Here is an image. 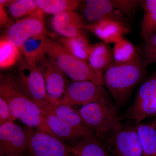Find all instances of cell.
<instances>
[{"instance_id":"6da1fadb","label":"cell","mask_w":156,"mask_h":156,"mask_svg":"<svg viewBox=\"0 0 156 156\" xmlns=\"http://www.w3.org/2000/svg\"><path fill=\"white\" fill-rule=\"evenodd\" d=\"M0 98L8 104L13 115L27 127L56 136L40 109L21 92L12 75L1 74Z\"/></svg>"},{"instance_id":"7a4b0ae2","label":"cell","mask_w":156,"mask_h":156,"mask_svg":"<svg viewBox=\"0 0 156 156\" xmlns=\"http://www.w3.org/2000/svg\"><path fill=\"white\" fill-rule=\"evenodd\" d=\"M146 68L139 55L127 63L114 62L104 72V85L118 105H123L127 102L134 88L145 77Z\"/></svg>"},{"instance_id":"3957f363","label":"cell","mask_w":156,"mask_h":156,"mask_svg":"<svg viewBox=\"0 0 156 156\" xmlns=\"http://www.w3.org/2000/svg\"><path fill=\"white\" fill-rule=\"evenodd\" d=\"M76 111L85 126L102 143L106 142L122 124L116 107L109 97L83 105Z\"/></svg>"},{"instance_id":"277c9868","label":"cell","mask_w":156,"mask_h":156,"mask_svg":"<svg viewBox=\"0 0 156 156\" xmlns=\"http://www.w3.org/2000/svg\"><path fill=\"white\" fill-rule=\"evenodd\" d=\"M45 55L73 81H92L104 85L102 78L92 69L87 60L71 54L58 42L46 38Z\"/></svg>"},{"instance_id":"5b68a950","label":"cell","mask_w":156,"mask_h":156,"mask_svg":"<svg viewBox=\"0 0 156 156\" xmlns=\"http://www.w3.org/2000/svg\"><path fill=\"white\" fill-rule=\"evenodd\" d=\"M12 76L21 92L38 107L43 115L58 105L48 96L44 77L36 66L29 65L23 59Z\"/></svg>"},{"instance_id":"8992f818","label":"cell","mask_w":156,"mask_h":156,"mask_svg":"<svg viewBox=\"0 0 156 156\" xmlns=\"http://www.w3.org/2000/svg\"><path fill=\"white\" fill-rule=\"evenodd\" d=\"M43 34L50 35L45 26L44 13L38 9L31 15L11 23L4 37L19 50L27 40Z\"/></svg>"},{"instance_id":"52a82bcc","label":"cell","mask_w":156,"mask_h":156,"mask_svg":"<svg viewBox=\"0 0 156 156\" xmlns=\"http://www.w3.org/2000/svg\"><path fill=\"white\" fill-rule=\"evenodd\" d=\"M115 156H142V146L133 121L122 124L105 142Z\"/></svg>"},{"instance_id":"ba28073f","label":"cell","mask_w":156,"mask_h":156,"mask_svg":"<svg viewBox=\"0 0 156 156\" xmlns=\"http://www.w3.org/2000/svg\"><path fill=\"white\" fill-rule=\"evenodd\" d=\"M103 86L92 81H73L68 83L60 104L83 106L108 98Z\"/></svg>"},{"instance_id":"9c48e42d","label":"cell","mask_w":156,"mask_h":156,"mask_svg":"<svg viewBox=\"0 0 156 156\" xmlns=\"http://www.w3.org/2000/svg\"><path fill=\"white\" fill-rule=\"evenodd\" d=\"M29 139L28 151L33 156H72L66 144L56 136L25 128Z\"/></svg>"},{"instance_id":"30bf717a","label":"cell","mask_w":156,"mask_h":156,"mask_svg":"<svg viewBox=\"0 0 156 156\" xmlns=\"http://www.w3.org/2000/svg\"><path fill=\"white\" fill-rule=\"evenodd\" d=\"M156 114V75L141 85L136 99L128 110L127 117L136 124Z\"/></svg>"},{"instance_id":"8fae6325","label":"cell","mask_w":156,"mask_h":156,"mask_svg":"<svg viewBox=\"0 0 156 156\" xmlns=\"http://www.w3.org/2000/svg\"><path fill=\"white\" fill-rule=\"evenodd\" d=\"M29 139L25 128L14 122L0 125V156L27 154Z\"/></svg>"},{"instance_id":"7c38bea8","label":"cell","mask_w":156,"mask_h":156,"mask_svg":"<svg viewBox=\"0 0 156 156\" xmlns=\"http://www.w3.org/2000/svg\"><path fill=\"white\" fill-rule=\"evenodd\" d=\"M36 66L44 77L48 96L53 102L60 104L69 83L67 76L45 54L37 62Z\"/></svg>"},{"instance_id":"4fadbf2b","label":"cell","mask_w":156,"mask_h":156,"mask_svg":"<svg viewBox=\"0 0 156 156\" xmlns=\"http://www.w3.org/2000/svg\"><path fill=\"white\" fill-rule=\"evenodd\" d=\"M80 7L85 20L90 23L108 19L127 24L125 16L115 9L111 0H86L82 1Z\"/></svg>"},{"instance_id":"5bb4252c","label":"cell","mask_w":156,"mask_h":156,"mask_svg":"<svg viewBox=\"0 0 156 156\" xmlns=\"http://www.w3.org/2000/svg\"><path fill=\"white\" fill-rule=\"evenodd\" d=\"M87 24L83 15L73 11L53 15L51 20L53 30L63 37H75L85 34Z\"/></svg>"},{"instance_id":"9a60e30c","label":"cell","mask_w":156,"mask_h":156,"mask_svg":"<svg viewBox=\"0 0 156 156\" xmlns=\"http://www.w3.org/2000/svg\"><path fill=\"white\" fill-rule=\"evenodd\" d=\"M86 29L108 44H115L130 31L127 24L108 19L89 23Z\"/></svg>"},{"instance_id":"2e32d148","label":"cell","mask_w":156,"mask_h":156,"mask_svg":"<svg viewBox=\"0 0 156 156\" xmlns=\"http://www.w3.org/2000/svg\"><path fill=\"white\" fill-rule=\"evenodd\" d=\"M88 62L92 69L103 80L104 73L115 62L109 44L103 42L92 44Z\"/></svg>"},{"instance_id":"e0dca14e","label":"cell","mask_w":156,"mask_h":156,"mask_svg":"<svg viewBox=\"0 0 156 156\" xmlns=\"http://www.w3.org/2000/svg\"><path fill=\"white\" fill-rule=\"evenodd\" d=\"M50 130L58 139L70 145L75 144L84 137L77 131L52 112L44 115ZM68 145V146H70Z\"/></svg>"},{"instance_id":"ac0fdd59","label":"cell","mask_w":156,"mask_h":156,"mask_svg":"<svg viewBox=\"0 0 156 156\" xmlns=\"http://www.w3.org/2000/svg\"><path fill=\"white\" fill-rule=\"evenodd\" d=\"M68 147L73 156H110L103 143L94 136L85 137Z\"/></svg>"},{"instance_id":"d6986e66","label":"cell","mask_w":156,"mask_h":156,"mask_svg":"<svg viewBox=\"0 0 156 156\" xmlns=\"http://www.w3.org/2000/svg\"><path fill=\"white\" fill-rule=\"evenodd\" d=\"M48 35L43 34L32 37L25 41L19 50L29 65L36 66L37 62L45 55L44 47Z\"/></svg>"},{"instance_id":"ffe728a7","label":"cell","mask_w":156,"mask_h":156,"mask_svg":"<svg viewBox=\"0 0 156 156\" xmlns=\"http://www.w3.org/2000/svg\"><path fill=\"white\" fill-rule=\"evenodd\" d=\"M50 112H53L63 120L69 126L82 135L84 138L95 136L92 131L85 126L80 115L71 107L59 104L56 105Z\"/></svg>"},{"instance_id":"44dd1931","label":"cell","mask_w":156,"mask_h":156,"mask_svg":"<svg viewBox=\"0 0 156 156\" xmlns=\"http://www.w3.org/2000/svg\"><path fill=\"white\" fill-rule=\"evenodd\" d=\"M58 42L73 56L88 61L92 44L89 43L86 35L72 38L62 37Z\"/></svg>"},{"instance_id":"7402d4cb","label":"cell","mask_w":156,"mask_h":156,"mask_svg":"<svg viewBox=\"0 0 156 156\" xmlns=\"http://www.w3.org/2000/svg\"><path fill=\"white\" fill-rule=\"evenodd\" d=\"M38 9L44 14L53 15L69 11H76L80 6L79 0H35Z\"/></svg>"},{"instance_id":"603a6c76","label":"cell","mask_w":156,"mask_h":156,"mask_svg":"<svg viewBox=\"0 0 156 156\" xmlns=\"http://www.w3.org/2000/svg\"><path fill=\"white\" fill-rule=\"evenodd\" d=\"M140 49L124 37L114 44L113 55L115 62L124 63L134 60L140 55Z\"/></svg>"},{"instance_id":"cb8c5ba5","label":"cell","mask_w":156,"mask_h":156,"mask_svg":"<svg viewBox=\"0 0 156 156\" xmlns=\"http://www.w3.org/2000/svg\"><path fill=\"white\" fill-rule=\"evenodd\" d=\"M137 131L141 143L142 156H156V129L151 124H137Z\"/></svg>"},{"instance_id":"d4e9b609","label":"cell","mask_w":156,"mask_h":156,"mask_svg":"<svg viewBox=\"0 0 156 156\" xmlns=\"http://www.w3.org/2000/svg\"><path fill=\"white\" fill-rule=\"evenodd\" d=\"M144 10L140 34L144 39L156 33V0H144L140 3Z\"/></svg>"},{"instance_id":"484cf974","label":"cell","mask_w":156,"mask_h":156,"mask_svg":"<svg viewBox=\"0 0 156 156\" xmlns=\"http://www.w3.org/2000/svg\"><path fill=\"white\" fill-rule=\"evenodd\" d=\"M20 51L3 37L0 41V67L9 69L19 61Z\"/></svg>"},{"instance_id":"4316f807","label":"cell","mask_w":156,"mask_h":156,"mask_svg":"<svg viewBox=\"0 0 156 156\" xmlns=\"http://www.w3.org/2000/svg\"><path fill=\"white\" fill-rule=\"evenodd\" d=\"M8 9L11 17L18 20L30 16L38 10L33 0H14Z\"/></svg>"},{"instance_id":"83f0119b","label":"cell","mask_w":156,"mask_h":156,"mask_svg":"<svg viewBox=\"0 0 156 156\" xmlns=\"http://www.w3.org/2000/svg\"><path fill=\"white\" fill-rule=\"evenodd\" d=\"M140 57L145 68L156 63V33L144 38Z\"/></svg>"},{"instance_id":"f1b7e54d","label":"cell","mask_w":156,"mask_h":156,"mask_svg":"<svg viewBox=\"0 0 156 156\" xmlns=\"http://www.w3.org/2000/svg\"><path fill=\"white\" fill-rule=\"evenodd\" d=\"M138 0H111L112 5L121 11L123 15L130 17L134 14L136 8L141 3Z\"/></svg>"},{"instance_id":"f546056e","label":"cell","mask_w":156,"mask_h":156,"mask_svg":"<svg viewBox=\"0 0 156 156\" xmlns=\"http://www.w3.org/2000/svg\"><path fill=\"white\" fill-rule=\"evenodd\" d=\"M17 119L13 115L7 102L0 98V125L14 122Z\"/></svg>"},{"instance_id":"4dcf8cb0","label":"cell","mask_w":156,"mask_h":156,"mask_svg":"<svg viewBox=\"0 0 156 156\" xmlns=\"http://www.w3.org/2000/svg\"><path fill=\"white\" fill-rule=\"evenodd\" d=\"M9 16L5 8L0 6V24L1 26L9 25Z\"/></svg>"},{"instance_id":"1f68e13d","label":"cell","mask_w":156,"mask_h":156,"mask_svg":"<svg viewBox=\"0 0 156 156\" xmlns=\"http://www.w3.org/2000/svg\"><path fill=\"white\" fill-rule=\"evenodd\" d=\"M14 0H0V6L3 8H8L13 3Z\"/></svg>"},{"instance_id":"d6a6232c","label":"cell","mask_w":156,"mask_h":156,"mask_svg":"<svg viewBox=\"0 0 156 156\" xmlns=\"http://www.w3.org/2000/svg\"><path fill=\"white\" fill-rule=\"evenodd\" d=\"M27 154L23 155H11L10 156H26Z\"/></svg>"},{"instance_id":"836d02e7","label":"cell","mask_w":156,"mask_h":156,"mask_svg":"<svg viewBox=\"0 0 156 156\" xmlns=\"http://www.w3.org/2000/svg\"><path fill=\"white\" fill-rule=\"evenodd\" d=\"M27 156H33L31 154L30 152L29 151H28V152H27Z\"/></svg>"},{"instance_id":"e575fe53","label":"cell","mask_w":156,"mask_h":156,"mask_svg":"<svg viewBox=\"0 0 156 156\" xmlns=\"http://www.w3.org/2000/svg\"><path fill=\"white\" fill-rule=\"evenodd\" d=\"M72 156H73L72 155Z\"/></svg>"}]
</instances>
